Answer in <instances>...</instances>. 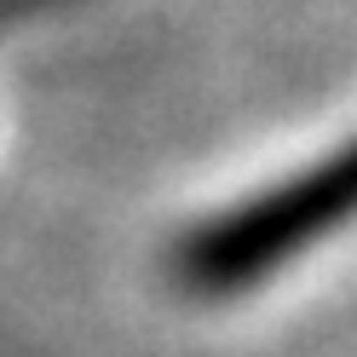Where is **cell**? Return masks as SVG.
<instances>
[{
    "mask_svg": "<svg viewBox=\"0 0 357 357\" xmlns=\"http://www.w3.org/2000/svg\"><path fill=\"white\" fill-rule=\"evenodd\" d=\"M346 219H357V139L282 178L277 190L248 196L242 208L202 225L178 248V277L196 294H236L294 254L317 248Z\"/></svg>",
    "mask_w": 357,
    "mask_h": 357,
    "instance_id": "cell-1",
    "label": "cell"
}]
</instances>
